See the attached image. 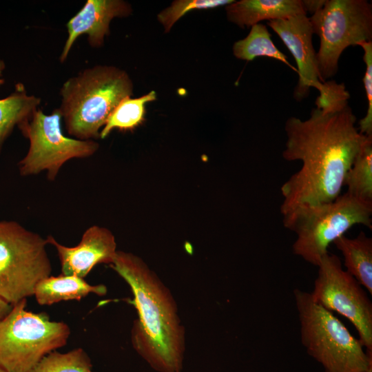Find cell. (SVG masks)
Returning a JSON list of instances; mask_svg holds the SVG:
<instances>
[{"instance_id":"1","label":"cell","mask_w":372,"mask_h":372,"mask_svg":"<svg viewBox=\"0 0 372 372\" xmlns=\"http://www.w3.org/2000/svg\"><path fill=\"white\" fill-rule=\"evenodd\" d=\"M356 121L349 105L329 113L315 107L307 119H287L282 157L299 161L302 167L281 187L282 215L302 204L333 201L341 194L346 174L366 136Z\"/></svg>"},{"instance_id":"2","label":"cell","mask_w":372,"mask_h":372,"mask_svg":"<svg viewBox=\"0 0 372 372\" xmlns=\"http://www.w3.org/2000/svg\"><path fill=\"white\" fill-rule=\"evenodd\" d=\"M110 267L129 285L138 313L131 330L136 353L157 372H181L185 329L169 289L138 256L117 251Z\"/></svg>"},{"instance_id":"3","label":"cell","mask_w":372,"mask_h":372,"mask_svg":"<svg viewBox=\"0 0 372 372\" xmlns=\"http://www.w3.org/2000/svg\"><path fill=\"white\" fill-rule=\"evenodd\" d=\"M132 90L128 74L114 66L86 68L66 80L59 110L68 134L83 141L100 138L110 114Z\"/></svg>"},{"instance_id":"4","label":"cell","mask_w":372,"mask_h":372,"mask_svg":"<svg viewBox=\"0 0 372 372\" xmlns=\"http://www.w3.org/2000/svg\"><path fill=\"white\" fill-rule=\"evenodd\" d=\"M282 216L285 227L296 235L293 254L317 267L330 244L353 226L372 228V205L347 192L331 202L298 205Z\"/></svg>"},{"instance_id":"5","label":"cell","mask_w":372,"mask_h":372,"mask_svg":"<svg viewBox=\"0 0 372 372\" xmlns=\"http://www.w3.org/2000/svg\"><path fill=\"white\" fill-rule=\"evenodd\" d=\"M300 323L301 342L325 372H372V351L332 313L316 303L310 293L293 291Z\"/></svg>"},{"instance_id":"6","label":"cell","mask_w":372,"mask_h":372,"mask_svg":"<svg viewBox=\"0 0 372 372\" xmlns=\"http://www.w3.org/2000/svg\"><path fill=\"white\" fill-rule=\"evenodd\" d=\"M27 299L12 305L0 320V367L28 372L45 355L67 344L69 326L50 320L45 313L26 310Z\"/></svg>"},{"instance_id":"7","label":"cell","mask_w":372,"mask_h":372,"mask_svg":"<svg viewBox=\"0 0 372 372\" xmlns=\"http://www.w3.org/2000/svg\"><path fill=\"white\" fill-rule=\"evenodd\" d=\"M46 239L15 221L0 222V298L14 305L51 276Z\"/></svg>"},{"instance_id":"8","label":"cell","mask_w":372,"mask_h":372,"mask_svg":"<svg viewBox=\"0 0 372 372\" xmlns=\"http://www.w3.org/2000/svg\"><path fill=\"white\" fill-rule=\"evenodd\" d=\"M309 19L320 39L316 54L322 83L337 74L347 48L372 41V4L366 0H326Z\"/></svg>"},{"instance_id":"9","label":"cell","mask_w":372,"mask_h":372,"mask_svg":"<svg viewBox=\"0 0 372 372\" xmlns=\"http://www.w3.org/2000/svg\"><path fill=\"white\" fill-rule=\"evenodd\" d=\"M59 108L45 114L38 108L31 118L18 127L29 141L26 155L18 163L21 176L37 175L45 171L54 180L61 167L69 160L92 156L99 145L94 140H79L63 134Z\"/></svg>"},{"instance_id":"10","label":"cell","mask_w":372,"mask_h":372,"mask_svg":"<svg viewBox=\"0 0 372 372\" xmlns=\"http://www.w3.org/2000/svg\"><path fill=\"white\" fill-rule=\"evenodd\" d=\"M318 267L310 293L312 299L348 319L366 351H372V303L363 287L342 267L339 257L334 254H325Z\"/></svg>"},{"instance_id":"11","label":"cell","mask_w":372,"mask_h":372,"mask_svg":"<svg viewBox=\"0 0 372 372\" xmlns=\"http://www.w3.org/2000/svg\"><path fill=\"white\" fill-rule=\"evenodd\" d=\"M267 25L278 35L296 61L298 79L293 96L300 102L309 96L311 87L319 91L322 85L309 17L302 14L267 21Z\"/></svg>"},{"instance_id":"12","label":"cell","mask_w":372,"mask_h":372,"mask_svg":"<svg viewBox=\"0 0 372 372\" xmlns=\"http://www.w3.org/2000/svg\"><path fill=\"white\" fill-rule=\"evenodd\" d=\"M45 239L47 243L56 250L61 273L82 278H85L98 264H112L118 251L112 231L98 225L87 228L80 242L74 247L61 245L52 236H48Z\"/></svg>"},{"instance_id":"13","label":"cell","mask_w":372,"mask_h":372,"mask_svg":"<svg viewBox=\"0 0 372 372\" xmlns=\"http://www.w3.org/2000/svg\"><path fill=\"white\" fill-rule=\"evenodd\" d=\"M131 12V6L122 0H87L66 23L68 37L59 57L61 63L67 59L80 36L87 34L90 45L99 48L110 33V21L114 17H127Z\"/></svg>"},{"instance_id":"14","label":"cell","mask_w":372,"mask_h":372,"mask_svg":"<svg viewBox=\"0 0 372 372\" xmlns=\"http://www.w3.org/2000/svg\"><path fill=\"white\" fill-rule=\"evenodd\" d=\"M227 19L240 28L262 21L282 19L304 14L301 0L234 1L225 8Z\"/></svg>"},{"instance_id":"15","label":"cell","mask_w":372,"mask_h":372,"mask_svg":"<svg viewBox=\"0 0 372 372\" xmlns=\"http://www.w3.org/2000/svg\"><path fill=\"white\" fill-rule=\"evenodd\" d=\"M107 291V287L103 285H92L84 278L61 273L41 280L37 285L33 296L40 305H51L61 301L81 300L90 293L104 296Z\"/></svg>"},{"instance_id":"16","label":"cell","mask_w":372,"mask_h":372,"mask_svg":"<svg viewBox=\"0 0 372 372\" xmlns=\"http://www.w3.org/2000/svg\"><path fill=\"white\" fill-rule=\"evenodd\" d=\"M342 253L346 271L372 294V239L361 231L350 238L343 235L333 242Z\"/></svg>"},{"instance_id":"17","label":"cell","mask_w":372,"mask_h":372,"mask_svg":"<svg viewBox=\"0 0 372 372\" xmlns=\"http://www.w3.org/2000/svg\"><path fill=\"white\" fill-rule=\"evenodd\" d=\"M41 99L28 94L25 86L19 83L8 97L0 99V152L5 140L14 127L29 120L39 108Z\"/></svg>"},{"instance_id":"18","label":"cell","mask_w":372,"mask_h":372,"mask_svg":"<svg viewBox=\"0 0 372 372\" xmlns=\"http://www.w3.org/2000/svg\"><path fill=\"white\" fill-rule=\"evenodd\" d=\"M344 185L347 193L372 205V136H366L351 167Z\"/></svg>"},{"instance_id":"19","label":"cell","mask_w":372,"mask_h":372,"mask_svg":"<svg viewBox=\"0 0 372 372\" xmlns=\"http://www.w3.org/2000/svg\"><path fill=\"white\" fill-rule=\"evenodd\" d=\"M233 53L237 59L245 61H252L258 56L274 59L295 70L286 55L273 43L267 25L262 23L251 26L245 38L235 42Z\"/></svg>"},{"instance_id":"20","label":"cell","mask_w":372,"mask_h":372,"mask_svg":"<svg viewBox=\"0 0 372 372\" xmlns=\"http://www.w3.org/2000/svg\"><path fill=\"white\" fill-rule=\"evenodd\" d=\"M154 91L136 99L127 97L123 99L109 116L100 131V138H106L114 129L132 130L143 121L145 103L156 100Z\"/></svg>"},{"instance_id":"21","label":"cell","mask_w":372,"mask_h":372,"mask_svg":"<svg viewBox=\"0 0 372 372\" xmlns=\"http://www.w3.org/2000/svg\"><path fill=\"white\" fill-rule=\"evenodd\" d=\"M28 372H95L86 351L76 348L65 353L54 351L45 355Z\"/></svg>"},{"instance_id":"22","label":"cell","mask_w":372,"mask_h":372,"mask_svg":"<svg viewBox=\"0 0 372 372\" xmlns=\"http://www.w3.org/2000/svg\"><path fill=\"white\" fill-rule=\"evenodd\" d=\"M233 0H178L158 14V20L165 32L171 30L174 24L187 12L194 10L212 9L227 6Z\"/></svg>"},{"instance_id":"23","label":"cell","mask_w":372,"mask_h":372,"mask_svg":"<svg viewBox=\"0 0 372 372\" xmlns=\"http://www.w3.org/2000/svg\"><path fill=\"white\" fill-rule=\"evenodd\" d=\"M318 92L316 107L324 113L337 112L349 105L350 94L344 83L328 80L322 83Z\"/></svg>"},{"instance_id":"24","label":"cell","mask_w":372,"mask_h":372,"mask_svg":"<svg viewBox=\"0 0 372 372\" xmlns=\"http://www.w3.org/2000/svg\"><path fill=\"white\" fill-rule=\"evenodd\" d=\"M360 46L364 51L363 61L366 65L363 83L368 106L366 115L359 121L358 129L364 136H372V41L364 42Z\"/></svg>"},{"instance_id":"25","label":"cell","mask_w":372,"mask_h":372,"mask_svg":"<svg viewBox=\"0 0 372 372\" xmlns=\"http://www.w3.org/2000/svg\"><path fill=\"white\" fill-rule=\"evenodd\" d=\"M326 0H301L303 9L306 14L310 12L311 15L321 9Z\"/></svg>"},{"instance_id":"26","label":"cell","mask_w":372,"mask_h":372,"mask_svg":"<svg viewBox=\"0 0 372 372\" xmlns=\"http://www.w3.org/2000/svg\"><path fill=\"white\" fill-rule=\"evenodd\" d=\"M12 307V305L0 298V320L10 311Z\"/></svg>"},{"instance_id":"27","label":"cell","mask_w":372,"mask_h":372,"mask_svg":"<svg viewBox=\"0 0 372 372\" xmlns=\"http://www.w3.org/2000/svg\"><path fill=\"white\" fill-rule=\"evenodd\" d=\"M4 68H5L4 63L3 61L0 60V85H1L4 82L3 79L1 78L2 72L4 70Z\"/></svg>"},{"instance_id":"28","label":"cell","mask_w":372,"mask_h":372,"mask_svg":"<svg viewBox=\"0 0 372 372\" xmlns=\"http://www.w3.org/2000/svg\"><path fill=\"white\" fill-rule=\"evenodd\" d=\"M0 372H6V371L0 367Z\"/></svg>"}]
</instances>
